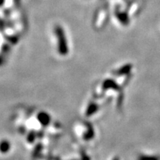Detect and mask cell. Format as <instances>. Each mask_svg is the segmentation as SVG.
Wrapping results in <instances>:
<instances>
[{
  "label": "cell",
  "mask_w": 160,
  "mask_h": 160,
  "mask_svg": "<svg viewBox=\"0 0 160 160\" xmlns=\"http://www.w3.org/2000/svg\"><path fill=\"white\" fill-rule=\"evenodd\" d=\"M9 150V145H8V143H2L0 145V151L2 152V153H5Z\"/></svg>",
  "instance_id": "obj_1"
},
{
  "label": "cell",
  "mask_w": 160,
  "mask_h": 160,
  "mask_svg": "<svg viewBox=\"0 0 160 160\" xmlns=\"http://www.w3.org/2000/svg\"><path fill=\"white\" fill-rule=\"evenodd\" d=\"M139 160H159V159L156 157H141Z\"/></svg>",
  "instance_id": "obj_2"
},
{
  "label": "cell",
  "mask_w": 160,
  "mask_h": 160,
  "mask_svg": "<svg viewBox=\"0 0 160 160\" xmlns=\"http://www.w3.org/2000/svg\"><path fill=\"white\" fill-rule=\"evenodd\" d=\"M114 160H118V159H114Z\"/></svg>",
  "instance_id": "obj_3"
}]
</instances>
